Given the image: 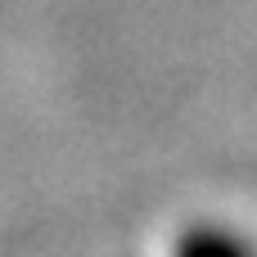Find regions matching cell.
Here are the masks:
<instances>
[{"label": "cell", "instance_id": "6da1fadb", "mask_svg": "<svg viewBox=\"0 0 257 257\" xmlns=\"http://www.w3.org/2000/svg\"><path fill=\"white\" fill-rule=\"evenodd\" d=\"M172 257H257V248L226 226H194L176 239Z\"/></svg>", "mask_w": 257, "mask_h": 257}]
</instances>
